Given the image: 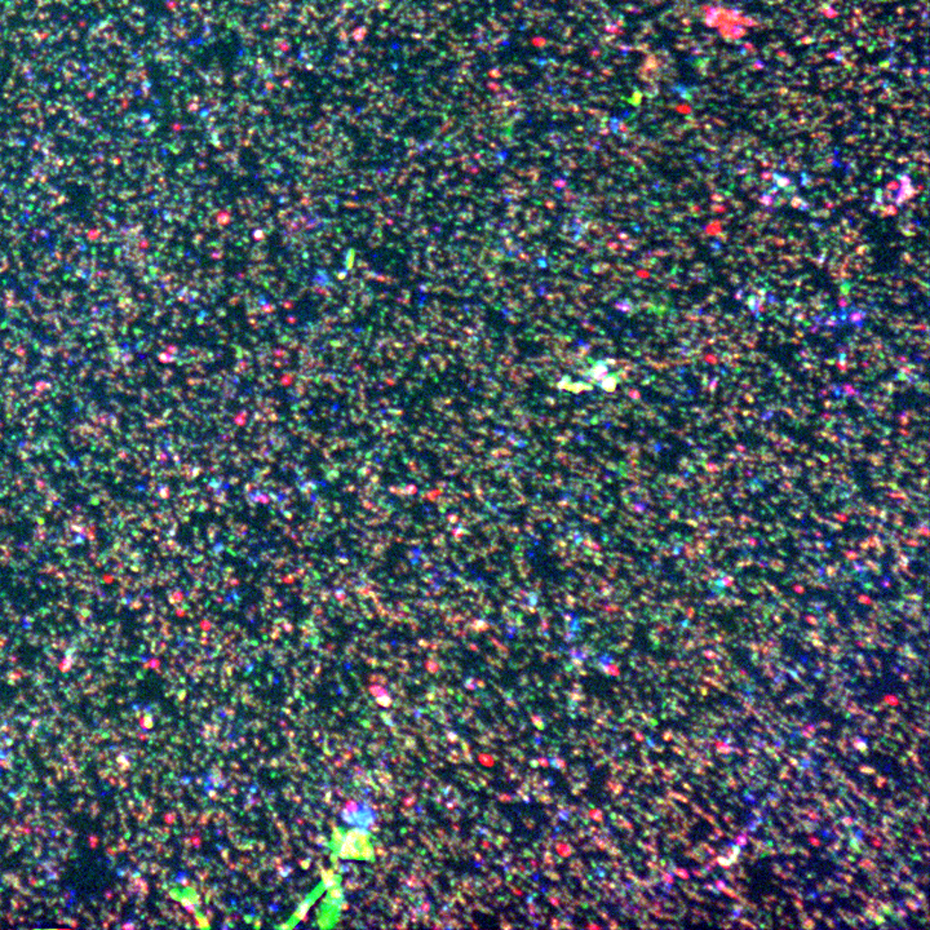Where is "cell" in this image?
Instances as JSON below:
<instances>
[{"mask_svg": "<svg viewBox=\"0 0 930 930\" xmlns=\"http://www.w3.org/2000/svg\"><path fill=\"white\" fill-rule=\"evenodd\" d=\"M339 847V856L341 858H371L374 856L373 849L368 844V836L362 831H349L345 836L335 839Z\"/></svg>", "mask_w": 930, "mask_h": 930, "instance_id": "1", "label": "cell"}]
</instances>
